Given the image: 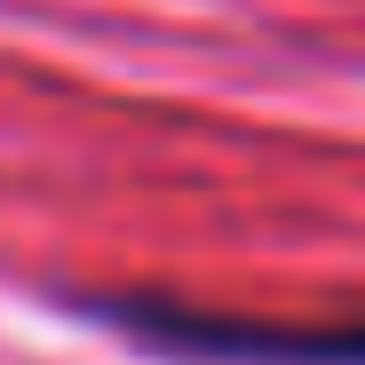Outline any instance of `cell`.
I'll return each mask as SVG.
<instances>
[{
	"mask_svg": "<svg viewBox=\"0 0 365 365\" xmlns=\"http://www.w3.org/2000/svg\"><path fill=\"white\" fill-rule=\"evenodd\" d=\"M80 318L159 357H191V365H365V310L357 318H247V310H207L182 294H80Z\"/></svg>",
	"mask_w": 365,
	"mask_h": 365,
	"instance_id": "1",
	"label": "cell"
}]
</instances>
